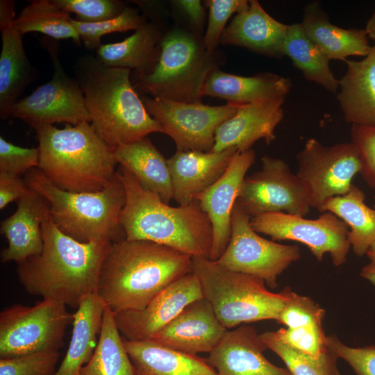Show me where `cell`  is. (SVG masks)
Here are the masks:
<instances>
[{
  "label": "cell",
  "instance_id": "6da1fadb",
  "mask_svg": "<svg viewBox=\"0 0 375 375\" xmlns=\"http://www.w3.org/2000/svg\"><path fill=\"white\" fill-rule=\"evenodd\" d=\"M41 252L17 263V274L31 295L53 299L78 308L88 295L96 293L109 242H80L60 231L53 222L49 204L43 213Z\"/></svg>",
  "mask_w": 375,
  "mask_h": 375
},
{
  "label": "cell",
  "instance_id": "7a4b0ae2",
  "mask_svg": "<svg viewBox=\"0 0 375 375\" xmlns=\"http://www.w3.org/2000/svg\"><path fill=\"white\" fill-rule=\"evenodd\" d=\"M192 272V258L148 240L112 242L96 293L114 312L142 310L162 290Z\"/></svg>",
  "mask_w": 375,
  "mask_h": 375
},
{
  "label": "cell",
  "instance_id": "3957f363",
  "mask_svg": "<svg viewBox=\"0 0 375 375\" xmlns=\"http://www.w3.org/2000/svg\"><path fill=\"white\" fill-rule=\"evenodd\" d=\"M75 79L84 94L90 122L97 135L114 149L162 133L131 81V69L108 67L91 55L78 58Z\"/></svg>",
  "mask_w": 375,
  "mask_h": 375
},
{
  "label": "cell",
  "instance_id": "277c9868",
  "mask_svg": "<svg viewBox=\"0 0 375 375\" xmlns=\"http://www.w3.org/2000/svg\"><path fill=\"white\" fill-rule=\"evenodd\" d=\"M119 169L126 193L119 222L126 240L151 241L192 258L210 259L212 224L198 201L170 206L143 188L128 170Z\"/></svg>",
  "mask_w": 375,
  "mask_h": 375
},
{
  "label": "cell",
  "instance_id": "5b68a950",
  "mask_svg": "<svg viewBox=\"0 0 375 375\" xmlns=\"http://www.w3.org/2000/svg\"><path fill=\"white\" fill-rule=\"evenodd\" d=\"M33 129L38 141V169L56 187L72 192L101 190L111 181L117 164L108 146L88 122Z\"/></svg>",
  "mask_w": 375,
  "mask_h": 375
},
{
  "label": "cell",
  "instance_id": "8992f818",
  "mask_svg": "<svg viewBox=\"0 0 375 375\" xmlns=\"http://www.w3.org/2000/svg\"><path fill=\"white\" fill-rule=\"evenodd\" d=\"M24 180L47 200L53 222L65 235L83 243L125 238L119 216L126 193L118 172L103 189L93 192L63 190L38 168L26 172Z\"/></svg>",
  "mask_w": 375,
  "mask_h": 375
},
{
  "label": "cell",
  "instance_id": "52a82bcc",
  "mask_svg": "<svg viewBox=\"0 0 375 375\" xmlns=\"http://www.w3.org/2000/svg\"><path fill=\"white\" fill-rule=\"evenodd\" d=\"M160 47L153 69L133 74L135 86L151 97L201 103L206 81L222 63L220 52L208 51L202 35L178 26L164 32Z\"/></svg>",
  "mask_w": 375,
  "mask_h": 375
},
{
  "label": "cell",
  "instance_id": "ba28073f",
  "mask_svg": "<svg viewBox=\"0 0 375 375\" xmlns=\"http://www.w3.org/2000/svg\"><path fill=\"white\" fill-rule=\"evenodd\" d=\"M192 272L227 330L262 320L277 321L290 297L288 288L272 292L262 279L228 269L210 259L192 258Z\"/></svg>",
  "mask_w": 375,
  "mask_h": 375
},
{
  "label": "cell",
  "instance_id": "9c48e42d",
  "mask_svg": "<svg viewBox=\"0 0 375 375\" xmlns=\"http://www.w3.org/2000/svg\"><path fill=\"white\" fill-rule=\"evenodd\" d=\"M73 315L62 302L43 299L33 306L13 304L0 312V358L59 351Z\"/></svg>",
  "mask_w": 375,
  "mask_h": 375
},
{
  "label": "cell",
  "instance_id": "30bf717a",
  "mask_svg": "<svg viewBox=\"0 0 375 375\" xmlns=\"http://www.w3.org/2000/svg\"><path fill=\"white\" fill-rule=\"evenodd\" d=\"M250 221L251 217L235 203L229 242L215 261L228 269L260 278L275 288L278 276L300 259V249L297 244H282L261 237Z\"/></svg>",
  "mask_w": 375,
  "mask_h": 375
},
{
  "label": "cell",
  "instance_id": "8fae6325",
  "mask_svg": "<svg viewBox=\"0 0 375 375\" xmlns=\"http://www.w3.org/2000/svg\"><path fill=\"white\" fill-rule=\"evenodd\" d=\"M297 161L296 174L310 206L319 212L328 199L346 194L362 169L359 153L351 142L325 146L310 138L297 154Z\"/></svg>",
  "mask_w": 375,
  "mask_h": 375
},
{
  "label": "cell",
  "instance_id": "7c38bea8",
  "mask_svg": "<svg viewBox=\"0 0 375 375\" xmlns=\"http://www.w3.org/2000/svg\"><path fill=\"white\" fill-rule=\"evenodd\" d=\"M141 99L149 115L160 124L162 133L173 140L178 151H211L216 131L241 106L227 103L212 106L151 97Z\"/></svg>",
  "mask_w": 375,
  "mask_h": 375
},
{
  "label": "cell",
  "instance_id": "4fadbf2b",
  "mask_svg": "<svg viewBox=\"0 0 375 375\" xmlns=\"http://www.w3.org/2000/svg\"><path fill=\"white\" fill-rule=\"evenodd\" d=\"M51 42L44 43L53 64L52 78L21 99L12 108L10 117L22 120L33 128L54 123L77 125L90 122L83 92L77 81L62 69L58 45Z\"/></svg>",
  "mask_w": 375,
  "mask_h": 375
},
{
  "label": "cell",
  "instance_id": "5bb4252c",
  "mask_svg": "<svg viewBox=\"0 0 375 375\" xmlns=\"http://www.w3.org/2000/svg\"><path fill=\"white\" fill-rule=\"evenodd\" d=\"M251 225L258 233L267 235L273 241L292 240L308 247L318 261L328 253L333 264L343 265L351 248L347 224L330 212L317 219L269 212L251 218Z\"/></svg>",
  "mask_w": 375,
  "mask_h": 375
},
{
  "label": "cell",
  "instance_id": "9a60e30c",
  "mask_svg": "<svg viewBox=\"0 0 375 375\" xmlns=\"http://www.w3.org/2000/svg\"><path fill=\"white\" fill-rule=\"evenodd\" d=\"M261 161V169L244 178L236 203L251 218L269 212L305 217L308 194L289 165L268 156Z\"/></svg>",
  "mask_w": 375,
  "mask_h": 375
},
{
  "label": "cell",
  "instance_id": "2e32d148",
  "mask_svg": "<svg viewBox=\"0 0 375 375\" xmlns=\"http://www.w3.org/2000/svg\"><path fill=\"white\" fill-rule=\"evenodd\" d=\"M202 297L200 281L191 272L159 292L142 310L113 312L114 319L125 340H148L187 305Z\"/></svg>",
  "mask_w": 375,
  "mask_h": 375
},
{
  "label": "cell",
  "instance_id": "e0dca14e",
  "mask_svg": "<svg viewBox=\"0 0 375 375\" xmlns=\"http://www.w3.org/2000/svg\"><path fill=\"white\" fill-rule=\"evenodd\" d=\"M227 331L211 304L202 297L187 305L150 340L173 350L197 356L210 353Z\"/></svg>",
  "mask_w": 375,
  "mask_h": 375
},
{
  "label": "cell",
  "instance_id": "ac0fdd59",
  "mask_svg": "<svg viewBox=\"0 0 375 375\" xmlns=\"http://www.w3.org/2000/svg\"><path fill=\"white\" fill-rule=\"evenodd\" d=\"M255 160L256 153L252 149L238 151L221 178L197 199L212 224L211 260H218L229 242L233 209L246 174Z\"/></svg>",
  "mask_w": 375,
  "mask_h": 375
},
{
  "label": "cell",
  "instance_id": "d6986e66",
  "mask_svg": "<svg viewBox=\"0 0 375 375\" xmlns=\"http://www.w3.org/2000/svg\"><path fill=\"white\" fill-rule=\"evenodd\" d=\"M15 2L0 1V116L10 117L12 108L20 100L25 88L38 76L29 62L22 43L23 35L15 26Z\"/></svg>",
  "mask_w": 375,
  "mask_h": 375
},
{
  "label": "cell",
  "instance_id": "ffe728a7",
  "mask_svg": "<svg viewBox=\"0 0 375 375\" xmlns=\"http://www.w3.org/2000/svg\"><path fill=\"white\" fill-rule=\"evenodd\" d=\"M238 151L235 147L208 152L177 150L167 159L173 199L181 206L197 201L224 174Z\"/></svg>",
  "mask_w": 375,
  "mask_h": 375
},
{
  "label": "cell",
  "instance_id": "44dd1931",
  "mask_svg": "<svg viewBox=\"0 0 375 375\" xmlns=\"http://www.w3.org/2000/svg\"><path fill=\"white\" fill-rule=\"evenodd\" d=\"M267 349L256 328L242 324L228 330L206 360L217 375H291L265 357Z\"/></svg>",
  "mask_w": 375,
  "mask_h": 375
},
{
  "label": "cell",
  "instance_id": "7402d4cb",
  "mask_svg": "<svg viewBox=\"0 0 375 375\" xmlns=\"http://www.w3.org/2000/svg\"><path fill=\"white\" fill-rule=\"evenodd\" d=\"M284 100L285 97H279L241 105L216 131L212 151L235 147L244 152L251 149L260 139L271 143L276 138L275 128L283 117Z\"/></svg>",
  "mask_w": 375,
  "mask_h": 375
},
{
  "label": "cell",
  "instance_id": "603a6c76",
  "mask_svg": "<svg viewBox=\"0 0 375 375\" xmlns=\"http://www.w3.org/2000/svg\"><path fill=\"white\" fill-rule=\"evenodd\" d=\"M234 16L224 30L219 44L246 48L269 57L281 58L288 25L271 17L257 0Z\"/></svg>",
  "mask_w": 375,
  "mask_h": 375
},
{
  "label": "cell",
  "instance_id": "cb8c5ba5",
  "mask_svg": "<svg viewBox=\"0 0 375 375\" xmlns=\"http://www.w3.org/2000/svg\"><path fill=\"white\" fill-rule=\"evenodd\" d=\"M17 203L16 211L1 222V233L8 240L1 253L3 262L18 263L40 253L43 247L41 222L47 200L29 188Z\"/></svg>",
  "mask_w": 375,
  "mask_h": 375
},
{
  "label": "cell",
  "instance_id": "d4e9b609",
  "mask_svg": "<svg viewBox=\"0 0 375 375\" xmlns=\"http://www.w3.org/2000/svg\"><path fill=\"white\" fill-rule=\"evenodd\" d=\"M345 61L347 69L339 80L337 97L345 120L375 127V45L362 60Z\"/></svg>",
  "mask_w": 375,
  "mask_h": 375
},
{
  "label": "cell",
  "instance_id": "484cf974",
  "mask_svg": "<svg viewBox=\"0 0 375 375\" xmlns=\"http://www.w3.org/2000/svg\"><path fill=\"white\" fill-rule=\"evenodd\" d=\"M291 87L290 79L272 73L243 76L228 74L217 68L208 76L203 86L201 96L245 105L263 99L285 97Z\"/></svg>",
  "mask_w": 375,
  "mask_h": 375
},
{
  "label": "cell",
  "instance_id": "4316f807",
  "mask_svg": "<svg viewBox=\"0 0 375 375\" xmlns=\"http://www.w3.org/2000/svg\"><path fill=\"white\" fill-rule=\"evenodd\" d=\"M135 375H217L203 358L173 350L148 339L124 340Z\"/></svg>",
  "mask_w": 375,
  "mask_h": 375
},
{
  "label": "cell",
  "instance_id": "83f0119b",
  "mask_svg": "<svg viewBox=\"0 0 375 375\" xmlns=\"http://www.w3.org/2000/svg\"><path fill=\"white\" fill-rule=\"evenodd\" d=\"M163 33L157 22H147L121 42L101 44L96 57L108 67L133 69L135 75L147 74L158 60Z\"/></svg>",
  "mask_w": 375,
  "mask_h": 375
},
{
  "label": "cell",
  "instance_id": "f1b7e54d",
  "mask_svg": "<svg viewBox=\"0 0 375 375\" xmlns=\"http://www.w3.org/2000/svg\"><path fill=\"white\" fill-rule=\"evenodd\" d=\"M120 167L131 172L145 190L165 203L173 199V187L167 160L147 138L114 149Z\"/></svg>",
  "mask_w": 375,
  "mask_h": 375
},
{
  "label": "cell",
  "instance_id": "f546056e",
  "mask_svg": "<svg viewBox=\"0 0 375 375\" xmlns=\"http://www.w3.org/2000/svg\"><path fill=\"white\" fill-rule=\"evenodd\" d=\"M308 38L331 60H346L347 56H366L372 47L364 29H344L332 24L316 2L305 8L301 23Z\"/></svg>",
  "mask_w": 375,
  "mask_h": 375
},
{
  "label": "cell",
  "instance_id": "4dcf8cb0",
  "mask_svg": "<svg viewBox=\"0 0 375 375\" xmlns=\"http://www.w3.org/2000/svg\"><path fill=\"white\" fill-rule=\"evenodd\" d=\"M92 293L85 297L73 315V328L69 347L54 375H79L97 347L106 307Z\"/></svg>",
  "mask_w": 375,
  "mask_h": 375
},
{
  "label": "cell",
  "instance_id": "1f68e13d",
  "mask_svg": "<svg viewBox=\"0 0 375 375\" xmlns=\"http://www.w3.org/2000/svg\"><path fill=\"white\" fill-rule=\"evenodd\" d=\"M365 199L363 191L352 184L346 194L328 199L319 211L330 212L347 224L351 248L358 256L366 255L375 241V208L367 206Z\"/></svg>",
  "mask_w": 375,
  "mask_h": 375
},
{
  "label": "cell",
  "instance_id": "d6a6232c",
  "mask_svg": "<svg viewBox=\"0 0 375 375\" xmlns=\"http://www.w3.org/2000/svg\"><path fill=\"white\" fill-rule=\"evenodd\" d=\"M79 375H135L114 313L108 306L104 309L97 347Z\"/></svg>",
  "mask_w": 375,
  "mask_h": 375
},
{
  "label": "cell",
  "instance_id": "836d02e7",
  "mask_svg": "<svg viewBox=\"0 0 375 375\" xmlns=\"http://www.w3.org/2000/svg\"><path fill=\"white\" fill-rule=\"evenodd\" d=\"M284 54L290 58L306 80L320 85L329 92H337L339 81L329 67V59L308 38L301 24L288 25Z\"/></svg>",
  "mask_w": 375,
  "mask_h": 375
},
{
  "label": "cell",
  "instance_id": "e575fe53",
  "mask_svg": "<svg viewBox=\"0 0 375 375\" xmlns=\"http://www.w3.org/2000/svg\"><path fill=\"white\" fill-rule=\"evenodd\" d=\"M72 19L69 13L53 0H34L22 9L13 24L23 35L39 32L56 40L71 39L80 44L81 40Z\"/></svg>",
  "mask_w": 375,
  "mask_h": 375
},
{
  "label": "cell",
  "instance_id": "d590c367",
  "mask_svg": "<svg viewBox=\"0 0 375 375\" xmlns=\"http://www.w3.org/2000/svg\"><path fill=\"white\" fill-rule=\"evenodd\" d=\"M260 336L266 347L284 362L291 375H341L337 367L338 357L328 346L319 356H313L288 346L276 331H267Z\"/></svg>",
  "mask_w": 375,
  "mask_h": 375
},
{
  "label": "cell",
  "instance_id": "8d00e7d4",
  "mask_svg": "<svg viewBox=\"0 0 375 375\" xmlns=\"http://www.w3.org/2000/svg\"><path fill=\"white\" fill-rule=\"evenodd\" d=\"M147 22L144 15H140L137 9L125 6L117 17L98 23H83L72 19L81 42L89 50L98 49L101 44V38L106 34L137 30Z\"/></svg>",
  "mask_w": 375,
  "mask_h": 375
},
{
  "label": "cell",
  "instance_id": "74e56055",
  "mask_svg": "<svg viewBox=\"0 0 375 375\" xmlns=\"http://www.w3.org/2000/svg\"><path fill=\"white\" fill-rule=\"evenodd\" d=\"M204 4L209 13L203 41L208 51L215 52L228 19L233 13L246 10L249 3L247 0H206Z\"/></svg>",
  "mask_w": 375,
  "mask_h": 375
},
{
  "label": "cell",
  "instance_id": "f35d334b",
  "mask_svg": "<svg viewBox=\"0 0 375 375\" xmlns=\"http://www.w3.org/2000/svg\"><path fill=\"white\" fill-rule=\"evenodd\" d=\"M59 357V351L47 350L0 358V375H54Z\"/></svg>",
  "mask_w": 375,
  "mask_h": 375
},
{
  "label": "cell",
  "instance_id": "ab89813d",
  "mask_svg": "<svg viewBox=\"0 0 375 375\" xmlns=\"http://www.w3.org/2000/svg\"><path fill=\"white\" fill-rule=\"evenodd\" d=\"M62 10L76 15V21L83 23H98L112 19L125 8L117 0H53Z\"/></svg>",
  "mask_w": 375,
  "mask_h": 375
},
{
  "label": "cell",
  "instance_id": "60d3db41",
  "mask_svg": "<svg viewBox=\"0 0 375 375\" xmlns=\"http://www.w3.org/2000/svg\"><path fill=\"white\" fill-rule=\"evenodd\" d=\"M324 315L325 310L312 299L290 290L289 299L276 322L287 328L322 324Z\"/></svg>",
  "mask_w": 375,
  "mask_h": 375
},
{
  "label": "cell",
  "instance_id": "b9f144b4",
  "mask_svg": "<svg viewBox=\"0 0 375 375\" xmlns=\"http://www.w3.org/2000/svg\"><path fill=\"white\" fill-rule=\"evenodd\" d=\"M276 332L283 343L310 356H319L328 347L322 324L281 328Z\"/></svg>",
  "mask_w": 375,
  "mask_h": 375
},
{
  "label": "cell",
  "instance_id": "7bdbcfd3",
  "mask_svg": "<svg viewBox=\"0 0 375 375\" xmlns=\"http://www.w3.org/2000/svg\"><path fill=\"white\" fill-rule=\"evenodd\" d=\"M39 165V149L24 148L0 137V172L20 176Z\"/></svg>",
  "mask_w": 375,
  "mask_h": 375
},
{
  "label": "cell",
  "instance_id": "ee69618b",
  "mask_svg": "<svg viewBox=\"0 0 375 375\" xmlns=\"http://www.w3.org/2000/svg\"><path fill=\"white\" fill-rule=\"evenodd\" d=\"M326 342L338 358L350 365L356 375H375V345L351 347L333 335L327 336Z\"/></svg>",
  "mask_w": 375,
  "mask_h": 375
},
{
  "label": "cell",
  "instance_id": "f6af8a7d",
  "mask_svg": "<svg viewBox=\"0 0 375 375\" xmlns=\"http://www.w3.org/2000/svg\"><path fill=\"white\" fill-rule=\"evenodd\" d=\"M351 138L360 157V174L365 183L375 189V127L352 125Z\"/></svg>",
  "mask_w": 375,
  "mask_h": 375
},
{
  "label": "cell",
  "instance_id": "bcb514c9",
  "mask_svg": "<svg viewBox=\"0 0 375 375\" xmlns=\"http://www.w3.org/2000/svg\"><path fill=\"white\" fill-rule=\"evenodd\" d=\"M29 189L24 178L0 172V209L17 201Z\"/></svg>",
  "mask_w": 375,
  "mask_h": 375
},
{
  "label": "cell",
  "instance_id": "7dc6e473",
  "mask_svg": "<svg viewBox=\"0 0 375 375\" xmlns=\"http://www.w3.org/2000/svg\"><path fill=\"white\" fill-rule=\"evenodd\" d=\"M172 2L187 19L190 30L203 36V28L206 22V11L201 1L199 0H177Z\"/></svg>",
  "mask_w": 375,
  "mask_h": 375
},
{
  "label": "cell",
  "instance_id": "c3c4849f",
  "mask_svg": "<svg viewBox=\"0 0 375 375\" xmlns=\"http://www.w3.org/2000/svg\"><path fill=\"white\" fill-rule=\"evenodd\" d=\"M360 276L375 286V264L369 262L360 271Z\"/></svg>",
  "mask_w": 375,
  "mask_h": 375
},
{
  "label": "cell",
  "instance_id": "681fc988",
  "mask_svg": "<svg viewBox=\"0 0 375 375\" xmlns=\"http://www.w3.org/2000/svg\"><path fill=\"white\" fill-rule=\"evenodd\" d=\"M365 30L367 36L375 41V12L367 21Z\"/></svg>",
  "mask_w": 375,
  "mask_h": 375
},
{
  "label": "cell",
  "instance_id": "f907efd6",
  "mask_svg": "<svg viewBox=\"0 0 375 375\" xmlns=\"http://www.w3.org/2000/svg\"><path fill=\"white\" fill-rule=\"evenodd\" d=\"M366 255L369 259L370 262L375 264V241L369 247Z\"/></svg>",
  "mask_w": 375,
  "mask_h": 375
},
{
  "label": "cell",
  "instance_id": "816d5d0a",
  "mask_svg": "<svg viewBox=\"0 0 375 375\" xmlns=\"http://www.w3.org/2000/svg\"><path fill=\"white\" fill-rule=\"evenodd\" d=\"M374 199H375V196H374ZM374 208H375V201H374Z\"/></svg>",
  "mask_w": 375,
  "mask_h": 375
}]
</instances>
